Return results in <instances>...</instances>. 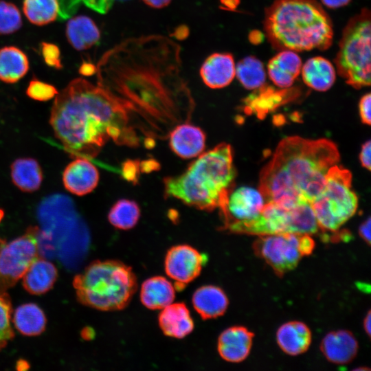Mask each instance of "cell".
Wrapping results in <instances>:
<instances>
[{"mask_svg": "<svg viewBox=\"0 0 371 371\" xmlns=\"http://www.w3.org/2000/svg\"><path fill=\"white\" fill-rule=\"evenodd\" d=\"M192 304L203 319H213L225 313L228 306V299L221 288L207 285L194 292Z\"/></svg>", "mask_w": 371, "mask_h": 371, "instance_id": "44dd1931", "label": "cell"}, {"mask_svg": "<svg viewBox=\"0 0 371 371\" xmlns=\"http://www.w3.org/2000/svg\"><path fill=\"white\" fill-rule=\"evenodd\" d=\"M16 329L26 336H36L42 333L47 319L43 310L36 304L27 303L18 306L12 316Z\"/></svg>", "mask_w": 371, "mask_h": 371, "instance_id": "484cf974", "label": "cell"}, {"mask_svg": "<svg viewBox=\"0 0 371 371\" xmlns=\"http://www.w3.org/2000/svg\"><path fill=\"white\" fill-rule=\"evenodd\" d=\"M131 111L101 85L80 78L58 93L49 124L70 157L91 159L110 139L118 144L138 145L130 122Z\"/></svg>", "mask_w": 371, "mask_h": 371, "instance_id": "6da1fadb", "label": "cell"}, {"mask_svg": "<svg viewBox=\"0 0 371 371\" xmlns=\"http://www.w3.org/2000/svg\"><path fill=\"white\" fill-rule=\"evenodd\" d=\"M302 66L301 58L294 51L284 49L269 60L268 75L278 87L288 88L299 76Z\"/></svg>", "mask_w": 371, "mask_h": 371, "instance_id": "e0dca14e", "label": "cell"}, {"mask_svg": "<svg viewBox=\"0 0 371 371\" xmlns=\"http://www.w3.org/2000/svg\"><path fill=\"white\" fill-rule=\"evenodd\" d=\"M254 333L243 326H234L224 330L218 339V352L224 360L239 363L249 355Z\"/></svg>", "mask_w": 371, "mask_h": 371, "instance_id": "5bb4252c", "label": "cell"}, {"mask_svg": "<svg viewBox=\"0 0 371 371\" xmlns=\"http://www.w3.org/2000/svg\"><path fill=\"white\" fill-rule=\"evenodd\" d=\"M339 161L337 146L326 139H283L262 168L259 190L266 202L290 208L310 203L322 191L328 170Z\"/></svg>", "mask_w": 371, "mask_h": 371, "instance_id": "7a4b0ae2", "label": "cell"}, {"mask_svg": "<svg viewBox=\"0 0 371 371\" xmlns=\"http://www.w3.org/2000/svg\"><path fill=\"white\" fill-rule=\"evenodd\" d=\"M203 256L194 248L181 245L172 247L165 258L166 274L175 281L177 288L182 289L201 273Z\"/></svg>", "mask_w": 371, "mask_h": 371, "instance_id": "8fae6325", "label": "cell"}, {"mask_svg": "<svg viewBox=\"0 0 371 371\" xmlns=\"http://www.w3.org/2000/svg\"><path fill=\"white\" fill-rule=\"evenodd\" d=\"M169 146L179 157L191 159L200 155L205 147V134L192 124L176 126L169 134Z\"/></svg>", "mask_w": 371, "mask_h": 371, "instance_id": "4fadbf2b", "label": "cell"}, {"mask_svg": "<svg viewBox=\"0 0 371 371\" xmlns=\"http://www.w3.org/2000/svg\"><path fill=\"white\" fill-rule=\"evenodd\" d=\"M11 177L19 190L32 192L39 189L43 181V172L35 159L19 158L11 165Z\"/></svg>", "mask_w": 371, "mask_h": 371, "instance_id": "d4e9b609", "label": "cell"}, {"mask_svg": "<svg viewBox=\"0 0 371 371\" xmlns=\"http://www.w3.org/2000/svg\"><path fill=\"white\" fill-rule=\"evenodd\" d=\"M28 69L29 60L22 50L14 46L0 49V80L15 83Z\"/></svg>", "mask_w": 371, "mask_h": 371, "instance_id": "4316f807", "label": "cell"}, {"mask_svg": "<svg viewBox=\"0 0 371 371\" xmlns=\"http://www.w3.org/2000/svg\"><path fill=\"white\" fill-rule=\"evenodd\" d=\"M140 213L139 206L135 201L122 199L113 205L108 214V220L117 229H130L137 223Z\"/></svg>", "mask_w": 371, "mask_h": 371, "instance_id": "83f0119b", "label": "cell"}, {"mask_svg": "<svg viewBox=\"0 0 371 371\" xmlns=\"http://www.w3.org/2000/svg\"><path fill=\"white\" fill-rule=\"evenodd\" d=\"M11 300L6 291L0 290V350L14 337L12 326Z\"/></svg>", "mask_w": 371, "mask_h": 371, "instance_id": "4dcf8cb0", "label": "cell"}, {"mask_svg": "<svg viewBox=\"0 0 371 371\" xmlns=\"http://www.w3.org/2000/svg\"><path fill=\"white\" fill-rule=\"evenodd\" d=\"M370 153L371 142L368 140L363 144L359 155V159L362 166L368 170H370L371 168Z\"/></svg>", "mask_w": 371, "mask_h": 371, "instance_id": "d590c367", "label": "cell"}, {"mask_svg": "<svg viewBox=\"0 0 371 371\" xmlns=\"http://www.w3.org/2000/svg\"><path fill=\"white\" fill-rule=\"evenodd\" d=\"M58 93L54 86L38 80H32L26 91V93L30 98L38 101L49 100Z\"/></svg>", "mask_w": 371, "mask_h": 371, "instance_id": "d6a6232c", "label": "cell"}, {"mask_svg": "<svg viewBox=\"0 0 371 371\" xmlns=\"http://www.w3.org/2000/svg\"><path fill=\"white\" fill-rule=\"evenodd\" d=\"M276 339L283 352L295 356L308 350L311 343V333L305 324L300 322H290L278 328Z\"/></svg>", "mask_w": 371, "mask_h": 371, "instance_id": "ffe728a7", "label": "cell"}, {"mask_svg": "<svg viewBox=\"0 0 371 371\" xmlns=\"http://www.w3.org/2000/svg\"><path fill=\"white\" fill-rule=\"evenodd\" d=\"M235 73L234 60L229 53L211 54L205 60L200 69L203 82L212 89H221L229 85Z\"/></svg>", "mask_w": 371, "mask_h": 371, "instance_id": "9a60e30c", "label": "cell"}, {"mask_svg": "<svg viewBox=\"0 0 371 371\" xmlns=\"http://www.w3.org/2000/svg\"><path fill=\"white\" fill-rule=\"evenodd\" d=\"M370 14L368 10L346 26L335 58L338 74L356 89L370 85Z\"/></svg>", "mask_w": 371, "mask_h": 371, "instance_id": "8992f818", "label": "cell"}, {"mask_svg": "<svg viewBox=\"0 0 371 371\" xmlns=\"http://www.w3.org/2000/svg\"><path fill=\"white\" fill-rule=\"evenodd\" d=\"M175 289L166 278L155 276L147 279L142 285L140 300L148 308L162 309L172 303Z\"/></svg>", "mask_w": 371, "mask_h": 371, "instance_id": "7402d4cb", "label": "cell"}, {"mask_svg": "<svg viewBox=\"0 0 371 371\" xmlns=\"http://www.w3.org/2000/svg\"><path fill=\"white\" fill-rule=\"evenodd\" d=\"M320 349L329 361L346 364L356 357L358 342L350 332L341 330L327 334L321 342Z\"/></svg>", "mask_w": 371, "mask_h": 371, "instance_id": "2e32d148", "label": "cell"}, {"mask_svg": "<svg viewBox=\"0 0 371 371\" xmlns=\"http://www.w3.org/2000/svg\"><path fill=\"white\" fill-rule=\"evenodd\" d=\"M99 181L97 168L84 157H77L69 164L63 174L65 188L77 196H84L91 192Z\"/></svg>", "mask_w": 371, "mask_h": 371, "instance_id": "7c38bea8", "label": "cell"}, {"mask_svg": "<svg viewBox=\"0 0 371 371\" xmlns=\"http://www.w3.org/2000/svg\"><path fill=\"white\" fill-rule=\"evenodd\" d=\"M23 10L32 24L44 25L57 19L60 5L58 0H24Z\"/></svg>", "mask_w": 371, "mask_h": 371, "instance_id": "f1b7e54d", "label": "cell"}, {"mask_svg": "<svg viewBox=\"0 0 371 371\" xmlns=\"http://www.w3.org/2000/svg\"><path fill=\"white\" fill-rule=\"evenodd\" d=\"M159 325L166 335L177 339L185 337L194 328L190 311L183 303H172L162 308Z\"/></svg>", "mask_w": 371, "mask_h": 371, "instance_id": "ac0fdd59", "label": "cell"}, {"mask_svg": "<svg viewBox=\"0 0 371 371\" xmlns=\"http://www.w3.org/2000/svg\"><path fill=\"white\" fill-rule=\"evenodd\" d=\"M3 217V211L2 210H0V222L2 220Z\"/></svg>", "mask_w": 371, "mask_h": 371, "instance_id": "60d3db41", "label": "cell"}, {"mask_svg": "<svg viewBox=\"0 0 371 371\" xmlns=\"http://www.w3.org/2000/svg\"><path fill=\"white\" fill-rule=\"evenodd\" d=\"M350 172L337 164L326 177L322 191L311 202L318 225L323 233H337L356 212L358 199L351 189Z\"/></svg>", "mask_w": 371, "mask_h": 371, "instance_id": "52a82bcc", "label": "cell"}, {"mask_svg": "<svg viewBox=\"0 0 371 371\" xmlns=\"http://www.w3.org/2000/svg\"><path fill=\"white\" fill-rule=\"evenodd\" d=\"M266 201L259 190L242 186L230 192L227 200L218 208L223 229L231 232L241 223L255 218Z\"/></svg>", "mask_w": 371, "mask_h": 371, "instance_id": "30bf717a", "label": "cell"}, {"mask_svg": "<svg viewBox=\"0 0 371 371\" xmlns=\"http://www.w3.org/2000/svg\"><path fill=\"white\" fill-rule=\"evenodd\" d=\"M116 1L118 0H82L86 5L102 14L107 12Z\"/></svg>", "mask_w": 371, "mask_h": 371, "instance_id": "e575fe53", "label": "cell"}, {"mask_svg": "<svg viewBox=\"0 0 371 371\" xmlns=\"http://www.w3.org/2000/svg\"><path fill=\"white\" fill-rule=\"evenodd\" d=\"M370 218L369 217L366 221L361 223L359 228V234L361 238L366 242L368 245H370Z\"/></svg>", "mask_w": 371, "mask_h": 371, "instance_id": "8d00e7d4", "label": "cell"}, {"mask_svg": "<svg viewBox=\"0 0 371 371\" xmlns=\"http://www.w3.org/2000/svg\"><path fill=\"white\" fill-rule=\"evenodd\" d=\"M363 328L367 335H371V312L369 311L363 320Z\"/></svg>", "mask_w": 371, "mask_h": 371, "instance_id": "ab89813d", "label": "cell"}, {"mask_svg": "<svg viewBox=\"0 0 371 371\" xmlns=\"http://www.w3.org/2000/svg\"><path fill=\"white\" fill-rule=\"evenodd\" d=\"M78 301L104 311L124 308L137 290L132 269L116 260H95L73 281Z\"/></svg>", "mask_w": 371, "mask_h": 371, "instance_id": "5b68a950", "label": "cell"}, {"mask_svg": "<svg viewBox=\"0 0 371 371\" xmlns=\"http://www.w3.org/2000/svg\"><path fill=\"white\" fill-rule=\"evenodd\" d=\"M21 25L22 19L18 8L12 3L0 0V34L14 33Z\"/></svg>", "mask_w": 371, "mask_h": 371, "instance_id": "1f68e13d", "label": "cell"}, {"mask_svg": "<svg viewBox=\"0 0 371 371\" xmlns=\"http://www.w3.org/2000/svg\"><path fill=\"white\" fill-rule=\"evenodd\" d=\"M314 247L310 235L292 232L260 236L253 244L256 254L280 276L293 269Z\"/></svg>", "mask_w": 371, "mask_h": 371, "instance_id": "ba28073f", "label": "cell"}, {"mask_svg": "<svg viewBox=\"0 0 371 371\" xmlns=\"http://www.w3.org/2000/svg\"><path fill=\"white\" fill-rule=\"evenodd\" d=\"M66 36L73 47L77 50H84L91 47L99 41L100 33L92 19L82 15L68 21Z\"/></svg>", "mask_w": 371, "mask_h": 371, "instance_id": "cb8c5ba5", "label": "cell"}, {"mask_svg": "<svg viewBox=\"0 0 371 371\" xmlns=\"http://www.w3.org/2000/svg\"><path fill=\"white\" fill-rule=\"evenodd\" d=\"M57 277L56 266L47 259L38 256L31 264L21 279L23 286L28 293L41 295L53 287Z\"/></svg>", "mask_w": 371, "mask_h": 371, "instance_id": "d6986e66", "label": "cell"}, {"mask_svg": "<svg viewBox=\"0 0 371 371\" xmlns=\"http://www.w3.org/2000/svg\"><path fill=\"white\" fill-rule=\"evenodd\" d=\"M37 227L0 245V290L7 291L22 278L31 264L39 256V236Z\"/></svg>", "mask_w": 371, "mask_h": 371, "instance_id": "9c48e42d", "label": "cell"}, {"mask_svg": "<svg viewBox=\"0 0 371 371\" xmlns=\"http://www.w3.org/2000/svg\"><path fill=\"white\" fill-rule=\"evenodd\" d=\"M265 29L273 45L294 52L326 49L333 37L331 21L315 0H276L267 10Z\"/></svg>", "mask_w": 371, "mask_h": 371, "instance_id": "277c9868", "label": "cell"}, {"mask_svg": "<svg viewBox=\"0 0 371 371\" xmlns=\"http://www.w3.org/2000/svg\"><path fill=\"white\" fill-rule=\"evenodd\" d=\"M235 175L232 147L221 143L201 153L182 174L165 178L164 194L188 206L212 211L227 200Z\"/></svg>", "mask_w": 371, "mask_h": 371, "instance_id": "3957f363", "label": "cell"}, {"mask_svg": "<svg viewBox=\"0 0 371 371\" xmlns=\"http://www.w3.org/2000/svg\"><path fill=\"white\" fill-rule=\"evenodd\" d=\"M350 0H322L323 4L330 8H337L348 4Z\"/></svg>", "mask_w": 371, "mask_h": 371, "instance_id": "f35d334b", "label": "cell"}, {"mask_svg": "<svg viewBox=\"0 0 371 371\" xmlns=\"http://www.w3.org/2000/svg\"><path fill=\"white\" fill-rule=\"evenodd\" d=\"M146 5L153 8H162L167 6L172 0H142Z\"/></svg>", "mask_w": 371, "mask_h": 371, "instance_id": "74e56055", "label": "cell"}, {"mask_svg": "<svg viewBox=\"0 0 371 371\" xmlns=\"http://www.w3.org/2000/svg\"><path fill=\"white\" fill-rule=\"evenodd\" d=\"M371 95L367 93L364 95L359 102V113L363 123L370 125L371 123Z\"/></svg>", "mask_w": 371, "mask_h": 371, "instance_id": "836d02e7", "label": "cell"}, {"mask_svg": "<svg viewBox=\"0 0 371 371\" xmlns=\"http://www.w3.org/2000/svg\"><path fill=\"white\" fill-rule=\"evenodd\" d=\"M304 82L318 91L328 90L335 80V71L327 59L316 56L308 59L301 69Z\"/></svg>", "mask_w": 371, "mask_h": 371, "instance_id": "603a6c76", "label": "cell"}, {"mask_svg": "<svg viewBox=\"0 0 371 371\" xmlns=\"http://www.w3.org/2000/svg\"><path fill=\"white\" fill-rule=\"evenodd\" d=\"M235 76L247 89L260 88L266 80L262 62L252 56L246 57L238 62L236 66Z\"/></svg>", "mask_w": 371, "mask_h": 371, "instance_id": "f546056e", "label": "cell"}]
</instances>
